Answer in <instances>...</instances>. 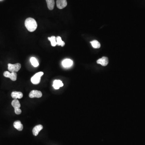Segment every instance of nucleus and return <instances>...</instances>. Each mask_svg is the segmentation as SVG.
<instances>
[{
    "mask_svg": "<svg viewBox=\"0 0 145 145\" xmlns=\"http://www.w3.org/2000/svg\"><path fill=\"white\" fill-rule=\"evenodd\" d=\"M26 27L30 32H33L37 28V22L34 19L29 18L26 19L25 22Z\"/></svg>",
    "mask_w": 145,
    "mask_h": 145,
    "instance_id": "nucleus-1",
    "label": "nucleus"
},
{
    "mask_svg": "<svg viewBox=\"0 0 145 145\" xmlns=\"http://www.w3.org/2000/svg\"><path fill=\"white\" fill-rule=\"evenodd\" d=\"M43 72H39L34 75L31 79V81L32 83L34 84H39L41 82V77L43 75Z\"/></svg>",
    "mask_w": 145,
    "mask_h": 145,
    "instance_id": "nucleus-2",
    "label": "nucleus"
},
{
    "mask_svg": "<svg viewBox=\"0 0 145 145\" xmlns=\"http://www.w3.org/2000/svg\"><path fill=\"white\" fill-rule=\"evenodd\" d=\"M9 71L11 72H16L18 71L21 68V65L20 64L16 63L15 64H11L9 63L8 64Z\"/></svg>",
    "mask_w": 145,
    "mask_h": 145,
    "instance_id": "nucleus-3",
    "label": "nucleus"
},
{
    "mask_svg": "<svg viewBox=\"0 0 145 145\" xmlns=\"http://www.w3.org/2000/svg\"><path fill=\"white\" fill-rule=\"evenodd\" d=\"M3 75L5 77L10 78L12 81H15L17 80V74L16 72L10 73L9 72L6 71L3 73Z\"/></svg>",
    "mask_w": 145,
    "mask_h": 145,
    "instance_id": "nucleus-4",
    "label": "nucleus"
},
{
    "mask_svg": "<svg viewBox=\"0 0 145 145\" xmlns=\"http://www.w3.org/2000/svg\"><path fill=\"white\" fill-rule=\"evenodd\" d=\"M42 92L38 90H32L29 94V97L30 98H40L42 96Z\"/></svg>",
    "mask_w": 145,
    "mask_h": 145,
    "instance_id": "nucleus-5",
    "label": "nucleus"
},
{
    "mask_svg": "<svg viewBox=\"0 0 145 145\" xmlns=\"http://www.w3.org/2000/svg\"><path fill=\"white\" fill-rule=\"evenodd\" d=\"M67 0H57V5L59 9L64 8L67 5Z\"/></svg>",
    "mask_w": 145,
    "mask_h": 145,
    "instance_id": "nucleus-6",
    "label": "nucleus"
},
{
    "mask_svg": "<svg viewBox=\"0 0 145 145\" xmlns=\"http://www.w3.org/2000/svg\"><path fill=\"white\" fill-rule=\"evenodd\" d=\"M43 128V127L41 125H37L36 126H35L32 130V132L33 134L34 135V136H36L38 135L39 134V131H41Z\"/></svg>",
    "mask_w": 145,
    "mask_h": 145,
    "instance_id": "nucleus-7",
    "label": "nucleus"
},
{
    "mask_svg": "<svg viewBox=\"0 0 145 145\" xmlns=\"http://www.w3.org/2000/svg\"><path fill=\"white\" fill-rule=\"evenodd\" d=\"M11 95L12 98H13L14 99H21L23 98V94L21 92L14 91V92H12Z\"/></svg>",
    "mask_w": 145,
    "mask_h": 145,
    "instance_id": "nucleus-8",
    "label": "nucleus"
},
{
    "mask_svg": "<svg viewBox=\"0 0 145 145\" xmlns=\"http://www.w3.org/2000/svg\"><path fill=\"white\" fill-rule=\"evenodd\" d=\"M97 63L103 66H106L108 63V59L107 57H103L97 61Z\"/></svg>",
    "mask_w": 145,
    "mask_h": 145,
    "instance_id": "nucleus-9",
    "label": "nucleus"
},
{
    "mask_svg": "<svg viewBox=\"0 0 145 145\" xmlns=\"http://www.w3.org/2000/svg\"><path fill=\"white\" fill-rule=\"evenodd\" d=\"M52 86L55 89L58 90L59 89L60 87L63 86V84L61 80H55L54 81L53 84Z\"/></svg>",
    "mask_w": 145,
    "mask_h": 145,
    "instance_id": "nucleus-10",
    "label": "nucleus"
},
{
    "mask_svg": "<svg viewBox=\"0 0 145 145\" xmlns=\"http://www.w3.org/2000/svg\"><path fill=\"white\" fill-rule=\"evenodd\" d=\"M13 126L19 131H21L23 129V125L21 124V122L19 120L15 121L13 124Z\"/></svg>",
    "mask_w": 145,
    "mask_h": 145,
    "instance_id": "nucleus-11",
    "label": "nucleus"
},
{
    "mask_svg": "<svg viewBox=\"0 0 145 145\" xmlns=\"http://www.w3.org/2000/svg\"><path fill=\"white\" fill-rule=\"evenodd\" d=\"M72 65V61L70 59H66L62 62V65L65 67H70Z\"/></svg>",
    "mask_w": 145,
    "mask_h": 145,
    "instance_id": "nucleus-12",
    "label": "nucleus"
},
{
    "mask_svg": "<svg viewBox=\"0 0 145 145\" xmlns=\"http://www.w3.org/2000/svg\"><path fill=\"white\" fill-rule=\"evenodd\" d=\"M47 3V6L49 9L50 10H52L54 8V0H46Z\"/></svg>",
    "mask_w": 145,
    "mask_h": 145,
    "instance_id": "nucleus-13",
    "label": "nucleus"
},
{
    "mask_svg": "<svg viewBox=\"0 0 145 145\" xmlns=\"http://www.w3.org/2000/svg\"><path fill=\"white\" fill-rule=\"evenodd\" d=\"M11 105L14 108V109L16 108H19L21 107L20 103L19 101L17 99H14L12 101Z\"/></svg>",
    "mask_w": 145,
    "mask_h": 145,
    "instance_id": "nucleus-14",
    "label": "nucleus"
},
{
    "mask_svg": "<svg viewBox=\"0 0 145 145\" xmlns=\"http://www.w3.org/2000/svg\"><path fill=\"white\" fill-rule=\"evenodd\" d=\"M48 38L51 41L52 46H55L56 45H57V39H56V38L55 36H52L51 37H49Z\"/></svg>",
    "mask_w": 145,
    "mask_h": 145,
    "instance_id": "nucleus-15",
    "label": "nucleus"
},
{
    "mask_svg": "<svg viewBox=\"0 0 145 145\" xmlns=\"http://www.w3.org/2000/svg\"><path fill=\"white\" fill-rule=\"evenodd\" d=\"M57 39V45L58 46H61L62 47H63L65 45V43L62 40L60 36H57L56 38Z\"/></svg>",
    "mask_w": 145,
    "mask_h": 145,
    "instance_id": "nucleus-16",
    "label": "nucleus"
},
{
    "mask_svg": "<svg viewBox=\"0 0 145 145\" xmlns=\"http://www.w3.org/2000/svg\"><path fill=\"white\" fill-rule=\"evenodd\" d=\"M91 43L92 47L95 49H99L100 47V43L98 41H95V40L92 41L91 42Z\"/></svg>",
    "mask_w": 145,
    "mask_h": 145,
    "instance_id": "nucleus-17",
    "label": "nucleus"
},
{
    "mask_svg": "<svg viewBox=\"0 0 145 145\" xmlns=\"http://www.w3.org/2000/svg\"><path fill=\"white\" fill-rule=\"evenodd\" d=\"M30 62L32 65L34 67L38 66V62L35 57H31L30 59Z\"/></svg>",
    "mask_w": 145,
    "mask_h": 145,
    "instance_id": "nucleus-18",
    "label": "nucleus"
},
{
    "mask_svg": "<svg viewBox=\"0 0 145 145\" xmlns=\"http://www.w3.org/2000/svg\"><path fill=\"white\" fill-rule=\"evenodd\" d=\"M15 112L17 115H20L21 114V110L19 108H15Z\"/></svg>",
    "mask_w": 145,
    "mask_h": 145,
    "instance_id": "nucleus-19",
    "label": "nucleus"
}]
</instances>
